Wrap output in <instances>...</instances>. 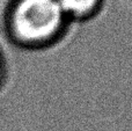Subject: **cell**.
Masks as SVG:
<instances>
[{
	"instance_id": "1",
	"label": "cell",
	"mask_w": 132,
	"mask_h": 131,
	"mask_svg": "<svg viewBox=\"0 0 132 131\" xmlns=\"http://www.w3.org/2000/svg\"><path fill=\"white\" fill-rule=\"evenodd\" d=\"M65 14L58 0H16L7 14V29L15 41L36 44L59 30Z\"/></svg>"
},
{
	"instance_id": "2",
	"label": "cell",
	"mask_w": 132,
	"mask_h": 131,
	"mask_svg": "<svg viewBox=\"0 0 132 131\" xmlns=\"http://www.w3.org/2000/svg\"><path fill=\"white\" fill-rule=\"evenodd\" d=\"M64 14L82 16L96 8L98 0H58Z\"/></svg>"
},
{
	"instance_id": "3",
	"label": "cell",
	"mask_w": 132,
	"mask_h": 131,
	"mask_svg": "<svg viewBox=\"0 0 132 131\" xmlns=\"http://www.w3.org/2000/svg\"><path fill=\"white\" fill-rule=\"evenodd\" d=\"M2 74H4V62H2L1 53H0V81L2 79Z\"/></svg>"
}]
</instances>
